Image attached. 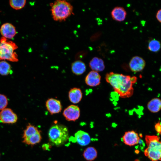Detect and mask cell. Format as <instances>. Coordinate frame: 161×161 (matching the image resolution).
Listing matches in <instances>:
<instances>
[{
	"mask_svg": "<svg viewBox=\"0 0 161 161\" xmlns=\"http://www.w3.org/2000/svg\"><path fill=\"white\" fill-rule=\"evenodd\" d=\"M8 101L7 97L0 94V110L5 108L8 105Z\"/></svg>",
	"mask_w": 161,
	"mask_h": 161,
	"instance_id": "obj_25",
	"label": "cell"
},
{
	"mask_svg": "<svg viewBox=\"0 0 161 161\" xmlns=\"http://www.w3.org/2000/svg\"><path fill=\"white\" fill-rule=\"evenodd\" d=\"M160 47V42L155 39H153L149 42L148 48L151 51L157 52L159 50Z\"/></svg>",
	"mask_w": 161,
	"mask_h": 161,
	"instance_id": "obj_23",
	"label": "cell"
},
{
	"mask_svg": "<svg viewBox=\"0 0 161 161\" xmlns=\"http://www.w3.org/2000/svg\"><path fill=\"white\" fill-rule=\"evenodd\" d=\"M41 139L40 131L32 137L23 139V142L28 145H34L40 143Z\"/></svg>",
	"mask_w": 161,
	"mask_h": 161,
	"instance_id": "obj_21",
	"label": "cell"
},
{
	"mask_svg": "<svg viewBox=\"0 0 161 161\" xmlns=\"http://www.w3.org/2000/svg\"><path fill=\"white\" fill-rule=\"evenodd\" d=\"M155 129L157 132L161 135V122L160 121L155 124Z\"/></svg>",
	"mask_w": 161,
	"mask_h": 161,
	"instance_id": "obj_26",
	"label": "cell"
},
{
	"mask_svg": "<svg viewBox=\"0 0 161 161\" xmlns=\"http://www.w3.org/2000/svg\"><path fill=\"white\" fill-rule=\"evenodd\" d=\"M147 108L152 113L159 112L161 109V100L157 98L152 99L148 103Z\"/></svg>",
	"mask_w": 161,
	"mask_h": 161,
	"instance_id": "obj_18",
	"label": "cell"
},
{
	"mask_svg": "<svg viewBox=\"0 0 161 161\" xmlns=\"http://www.w3.org/2000/svg\"><path fill=\"white\" fill-rule=\"evenodd\" d=\"M50 5L52 18L55 21H64L73 14L72 5L66 1L57 0Z\"/></svg>",
	"mask_w": 161,
	"mask_h": 161,
	"instance_id": "obj_2",
	"label": "cell"
},
{
	"mask_svg": "<svg viewBox=\"0 0 161 161\" xmlns=\"http://www.w3.org/2000/svg\"><path fill=\"white\" fill-rule=\"evenodd\" d=\"M140 139L138 134L134 131H131L125 133L121 140L126 145L132 146L137 144Z\"/></svg>",
	"mask_w": 161,
	"mask_h": 161,
	"instance_id": "obj_9",
	"label": "cell"
},
{
	"mask_svg": "<svg viewBox=\"0 0 161 161\" xmlns=\"http://www.w3.org/2000/svg\"><path fill=\"white\" fill-rule=\"evenodd\" d=\"M97 154V151L95 148L92 147H89L84 151L83 155L86 160L91 161L96 158Z\"/></svg>",
	"mask_w": 161,
	"mask_h": 161,
	"instance_id": "obj_19",
	"label": "cell"
},
{
	"mask_svg": "<svg viewBox=\"0 0 161 161\" xmlns=\"http://www.w3.org/2000/svg\"><path fill=\"white\" fill-rule=\"evenodd\" d=\"M89 66L93 71L97 72H102L105 69V66L103 60L101 58L95 57L89 63Z\"/></svg>",
	"mask_w": 161,
	"mask_h": 161,
	"instance_id": "obj_16",
	"label": "cell"
},
{
	"mask_svg": "<svg viewBox=\"0 0 161 161\" xmlns=\"http://www.w3.org/2000/svg\"><path fill=\"white\" fill-rule=\"evenodd\" d=\"M12 72L11 66L6 61L0 62V74L2 75H7Z\"/></svg>",
	"mask_w": 161,
	"mask_h": 161,
	"instance_id": "obj_22",
	"label": "cell"
},
{
	"mask_svg": "<svg viewBox=\"0 0 161 161\" xmlns=\"http://www.w3.org/2000/svg\"><path fill=\"white\" fill-rule=\"evenodd\" d=\"M40 131L37 127L29 123L24 131L22 138L24 139L32 136Z\"/></svg>",
	"mask_w": 161,
	"mask_h": 161,
	"instance_id": "obj_20",
	"label": "cell"
},
{
	"mask_svg": "<svg viewBox=\"0 0 161 161\" xmlns=\"http://www.w3.org/2000/svg\"><path fill=\"white\" fill-rule=\"evenodd\" d=\"M46 106L47 110L52 115L61 112L62 109L60 101L53 98H49L47 100Z\"/></svg>",
	"mask_w": 161,
	"mask_h": 161,
	"instance_id": "obj_10",
	"label": "cell"
},
{
	"mask_svg": "<svg viewBox=\"0 0 161 161\" xmlns=\"http://www.w3.org/2000/svg\"><path fill=\"white\" fill-rule=\"evenodd\" d=\"M71 69L74 74L76 75H80L86 71V66L83 61L78 60L72 64Z\"/></svg>",
	"mask_w": 161,
	"mask_h": 161,
	"instance_id": "obj_17",
	"label": "cell"
},
{
	"mask_svg": "<svg viewBox=\"0 0 161 161\" xmlns=\"http://www.w3.org/2000/svg\"><path fill=\"white\" fill-rule=\"evenodd\" d=\"M0 32L3 37L9 39H12L16 34L15 27L9 23L3 24L0 28Z\"/></svg>",
	"mask_w": 161,
	"mask_h": 161,
	"instance_id": "obj_12",
	"label": "cell"
},
{
	"mask_svg": "<svg viewBox=\"0 0 161 161\" xmlns=\"http://www.w3.org/2000/svg\"><path fill=\"white\" fill-rule=\"evenodd\" d=\"M69 136L67 127L61 124L53 125L48 132L49 141L57 146L61 145L66 142L69 139Z\"/></svg>",
	"mask_w": 161,
	"mask_h": 161,
	"instance_id": "obj_4",
	"label": "cell"
},
{
	"mask_svg": "<svg viewBox=\"0 0 161 161\" xmlns=\"http://www.w3.org/2000/svg\"><path fill=\"white\" fill-rule=\"evenodd\" d=\"M76 141L80 145L86 146L91 142V138L87 132L80 130L77 132L75 134Z\"/></svg>",
	"mask_w": 161,
	"mask_h": 161,
	"instance_id": "obj_13",
	"label": "cell"
},
{
	"mask_svg": "<svg viewBox=\"0 0 161 161\" xmlns=\"http://www.w3.org/2000/svg\"><path fill=\"white\" fill-rule=\"evenodd\" d=\"M127 13L125 9L123 7H114L111 12L112 18L118 21H122L126 18Z\"/></svg>",
	"mask_w": 161,
	"mask_h": 161,
	"instance_id": "obj_14",
	"label": "cell"
},
{
	"mask_svg": "<svg viewBox=\"0 0 161 161\" xmlns=\"http://www.w3.org/2000/svg\"><path fill=\"white\" fill-rule=\"evenodd\" d=\"M80 108L78 106L71 105L64 110L63 114L66 120L75 121L80 117Z\"/></svg>",
	"mask_w": 161,
	"mask_h": 161,
	"instance_id": "obj_7",
	"label": "cell"
},
{
	"mask_svg": "<svg viewBox=\"0 0 161 161\" xmlns=\"http://www.w3.org/2000/svg\"><path fill=\"white\" fill-rule=\"evenodd\" d=\"M9 1L10 6L16 10H19L23 8L26 3L25 0H11Z\"/></svg>",
	"mask_w": 161,
	"mask_h": 161,
	"instance_id": "obj_24",
	"label": "cell"
},
{
	"mask_svg": "<svg viewBox=\"0 0 161 161\" xmlns=\"http://www.w3.org/2000/svg\"><path fill=\"white\" fill-rule=\"evenodd\" d=\"M156 17L158 21L161 23V9L158 10L157 12Z\"/></svg>",
	"mask_w": 161,
	"mask_h": 161,
	"instance_id": "obj_27",
	"label": "cell"
},
{
	"mask_svg": "<svg viewBox=\"0 0 161 161\" xmlns=\"http://www.w3.org/2000/svg\"></svg>",
	"mask_w": 161,
	"mask_h": 161,
	"instance_id": "obj_28",
	"label": "cell"
},
{
	"mask_svg": "<svg viewBox=\"0 0 161 161\" xmlns=\"http://www.w3.org/2000/svg\"><path fill=\"white\" fill-rule=\"evenodd\" d=\"M101 78L100 75L98 72L92 71L90 72L86 76L85 82L89 86H96L100 84Z\"/></svg>",
	"mask_w": 161,
	"mask_h": 161,
	"instance_id": "obj_11",
	"label": "cell"
},
{
	"mask_svg": "<svg viewBox=\"0 0 161 161\" xmlns=\"http://www.w3.org/2000/svg\"><path fill=\"white\" fill-rule=\"evenodd\" d=\"M18 117L11 109L5 108L0 112V122L3 123L13 124L16 123Z\"/></svg>",
	"mask_w": 161,
	"mask_h": 161,
	"instance_id": "obj_6",
	"label": "cell"
},
{
	"mask_svg": "<svg viewBox=\"0 0 161 161\" xmlns=\"http://www.w3.org/2000/svg\"><path fill=\"white\" fill-rule=\"evenodd\" d=\"M18 48L15 43L2 37L0 40V60L12 62L18 61V55L14 50Z\"/></svg>",
	"mask_w": 161,
	"mask_h": 161,
	"instance_id": "obj_5",
	"label": "cell"
},
{
	"mask_svg": "<svg viewBox=\"0 0 161 161\" xmlns=\"http://www.w3.org/2000/svg\"><path fill=\"white\" fill-rule=\"evenodd\" d=\"M68 97L70 101L74 104L79 103L82 97V93L79 88H71L68 93Z\"/></svg>",
	"mask_w": 161,
	"mask_h": 161,
	"instance_id": "obj_15",
	"label": "cell"
},
{
	"mask_svg": "<svg viewBox=\"0 0 161 161\" xmlns=\"http://www.w3.org/2000/svg\"><path fill=\"white\" fill-rule=\"evenodd\" d=\"M145 140L147 148L144 154L151 161H161V142L157 136L148 135Z\"/></svg>",
	"mask_w": 161,
	"mask_h": 161,
	"instance_id": "obj_3",
	"label": "cell"
},
{
	"mask_svg": "<svg viewBox=\"0 0 161 161\" xmlns=\"http://www.w3.org/2000/svg\"><path fill=\"white\" fill-rule=\"evenodd\" d=\"M130 70L134 72H140L144 69L145 65V61L139 56H135L132 58L129 64Z\"/></svg>",
	"mask_w": 161,
	"mask_h": 161,
	"instance_id": "obj_8",
	"label": "cell"
},
{
	"mask_svg": "<svg viewBox=\"0 0 161 161\" xmlns=\"http://www.w3.org/2000/svg\"><path fill=\"white\" fill-rule=\"evenodd\" d=\"M106 81L112 87L114 91L122 98H128L134 93L133 86L137 80L135 76L114 73L111 72L106 74Z\"/></svg>",
	"mask_w": 161,
	"mask_h": 161,
	"instance_id": "obj_1",
	"label": "cell"
}]
</instances>
